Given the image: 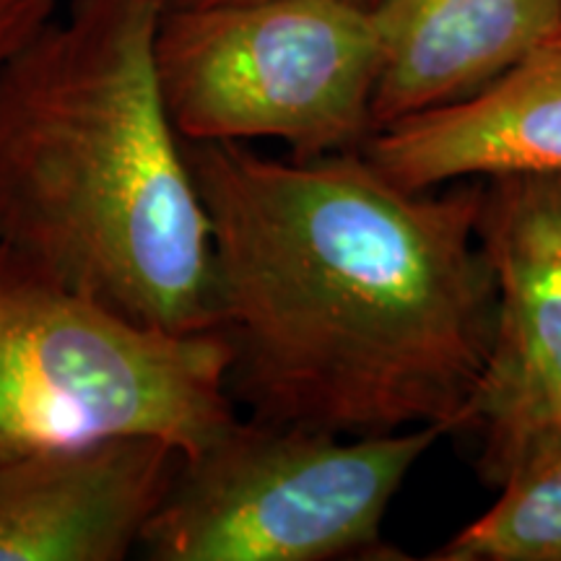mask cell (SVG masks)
Wrapping results in <instances>:
<instances>
[{"label": "cell", "instance_id": "4fadbf2b", "mask_svg": "<svg viewBox=\"0 0 561 561\" xmlns=\"http://www.w3.org/2000/svg\"><path fill=\"white\" fill-rule=\"evenodd\" d=\"M159 3H164V5H170V3H174V0H159Z\"/></svg>", "mask_w": 561, "mask_h": 561}, {"label": "cell", "instance_id": "7a4b0ae2", "mask_svg": "<svg viewBox=\"0 0 561 561\" xmlns=\"http://www.w3.org/2000/svg\"><path fill=\"white\" fill-rule=\"evenodd\" d=\"M159 0H73L0 73V237L136 325H216L214 234L161 100Z\"/></svg>", "mask_w": 561, "mask_h": 561}, {"label": "cell", "instance_id": "8fae6325", "mask_svg": "<svg viewBox=\"0 0 561 561\" xmlns=\"http://www.w3.org/2000/svg\"><path fill=\"white\" fill-rule=\"evenodd\" d=\"M58 3L60 0H0V73L58 13Z\"/></svg>", "mask_w": 561, "mask_h": 561}, {"label": "cell", "instance_id": "30bf717a", "mask_svg": "<svg viewBox=\"0 0 561 561\" xmlns=\"http://www.w3.org/2000/svg\"><path fill=\"white\" fill-rule=\"evenodd\" d=\"M437 561H561V458L515 486L466 525Z\"/></svg>", "mask_w": 561, "mask_h": 561}, {"label": "cell", "instance_id": "277c9868", "mask_svg": "<svg viewBox=\"0 0 561 561\" xmlns=\"http://www.w3.org/2000/svg\"><path fill=\"white\" fill-rule=\"evenodd\" d=\"M153 68L185 144L273 138L318 159L375 133L380 37L371 9L348 0L170 3Z\"/></svg>", "mask_w": 561, "mask_h": 561}, {"label": "cell", "instance_id": "9c48e42d", "mask_svg": "<svg viewBox=\"0 0 561 561\" xmlns=\"http://www.w3.org/2000/svg\"><path fill=\"white\" fill-rule=\"evenodd\" d=\"M371 123L468 100L561 32V0H380Z\"/></svg>", "mask_w": 561, "mask_h": 561}, {"label": "cell", "instance_id": "5b68a950", "mask_svg": "<svg viewBox=\"0 0 561 561\" xmlns=\"http://www.w3.org/2000/svg\"><path fill=\"white\" fill-rule=\"evenodd\" d=\"M442 426L341 434L237 419L182 455L138 553L149 561H328L382 549L388 507Z\"/></svg>", "mask_w": 561, "mask_h": 561}, {"label": "cell", "instance_id": "3957f363", "mask_svg": "<svg viewBox=\"0 0 561 561\" xmlns=\"http://www.w3.org/2000/svg\"><path fill=\"white\" fill-rule=\"evenodd\" d=\"M237 419L219 331L136 325L0 237V468L107 434L195 455Z\"/></svg>", "mask_w": 561, "mask_h": 561}, {"label": "cell", "instance_id": "6da1fadb", "mask_svg": "<svg viewBox=\"0 0 561 561\" xmlns=\"http://www.w3.org/2000/svg\"><path fill=\"white\" fill-rule=\"evenodd\" d=\"M185 151L214 234L231 398L252 419L341 437L455 434L496 320L483 180L409 191L362 149Z\"/></svg>", "mask_w": 561, "mask_h": 561}, {"label": "cell", "instance_id": "ba28073f", "mask_svg": "<svg viewBox=\"0 0 561 561\" xmlns=\"http://www.w3.org/2000/svg\"><path fill=\"white\" fill-rule=\"evenodd\" d=\"M362 151L409 191L561 174V32L468 100L371 133Z\"/></svg>", "mask_w": 561, "mask_h": 561}, {"label": "cell", "instance_id": "8992f818", "mask_svg": "<svg viewBox=\"0 0 561 561\" xmlns=\"http://www.w3.org/2000/svg\"><path fill=\"white\" fill-rule=\"evenodd\" d=\"M479 237L496 278L486 364L455 434L504 491L561 458V174L483 180Z\"/></svg>", "mask_w": 561, "mask_h": 561}, {"label": "cell", "instance_id": "52a82bcc", "mask_svg": "<svg viewBox=\"0 0 561 561\" xmlns=\"http://www.w3.org/2000/svg\"><path fill=\"white\" fill-rule=\"evenodd\" d=\"M182 450L107 434L0 468V561H123L138 551Z\"/></svg>", "mask_w": 561, "mask_h": 561}, {"label": "cell", "instance_id": "7c38bea8", "mask_svg": "<svg viewBox=\"0 0 561 561\" xmlns=\"http://www.w3.org/2000/svg\"><path fill=\"white\" fill-rule=\"evenodd\" d=\"M174 3H219V0H174ZM348 3L362 5V9H375L380 0H348Z\"/></svg>", "mask_w": 561, "mask_h": 561}]
</instances>
